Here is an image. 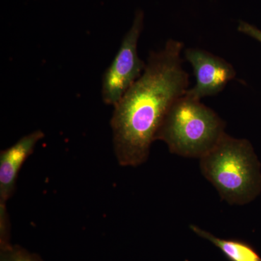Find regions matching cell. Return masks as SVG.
Returning a JSON list of instances; mask_svg holds the SVG:
<instances>
[{
	"label": "cell",
	"instance_id": "cell-7",
	"mask_svg": "<svg viewBox=\"0 0 261 261\" xmlns=\"http://www.w3.org/2000/svg\"><path fill=\"white\" fill-rule=\"evenodd\" d=\"M190 228L200 238L208 240L219 247L229 261H261L260 255L248 244L238 240H224L216 238L212 233L195 225Z\"/></svg>",
	"mask_w": 261,
	"mask_h": 261
},
{
	"label": "cell",
	"instance_id": "cell-1",
	"mask_svg": "<svg viewBox=\"0 0 261 261\" xmlns=\"http://www.w3.org/2000/svg\"><path fill=\"white\" fill-rule=\"evenodd\" d=\"M183 48L170 39L161 51L150 53L143 73L113 107V148L121 166L137 167L147 161L166 113L188 90Z\"/></svg>",
	"mask_w": 261,
	"mask_h": 261
},
{
	"label": "cell",
	"instance_id": "cell-4",
	"mask_svg": "<svg viewBox=\"0 0 261 261\" xmlns=\"http://www.w3.org/2000/svg\"><path fill=\"white\" fill-rule=\"evenodd\" d=\"M143 24V12L139 10L114 59L103 73L101 94L108 106L114 107L145 69L147 63L140 59L137 49Z\"/></svg>",
	"mask_w": 261,
	"mask_h": 261
},
{
	"label": "cell",
	"instance_id": "cell-3",
	"mask_svg": "<svg viewBox=\"0 0 261 261\" xmlns=\"http://www.w3.org/2000/svg\"><path fill=\"white\" fill-rule=\"evenodd\" d=\"M224 130V121L214 110L185 94L166 113L155 140L164 142L171 153L201 159L226 134Z\"/></svg>",
	"mask_w": 261,
	"mask_h": 261
},
{
	"label": "cell",
	"instance_id": "cell-9",
	"mask_svg": "<svg viewBox=\"0 0 261 261\" xmlns=\"http://www.w3.org/2000/svg\"><path fill=\"white\" fill-rule=\"evenodd\" d=\"M10 224L6 205H0V247L10 245Z\"/></svg>",
	"mask_w": 261,
	"mask_h": 261
},
{
	"label": "cell",
	"instance_id": "cell-2",
	"mask_svg": "<svg viewBox=\"0 0 261 261\" xmlns=\"http://www.w3.org/2000/svg\"><path fill=\"white\" fill-rule=\"evenodd\" d=\"M200 160L202 175L228 203L244 205L260 192V166L249 141L225 134Z\"/></svg>",
	"mask_w": 261,
	"mask_h": 261
},
{
	"label": "cell",
	"instance_id": "cell-5",
	"mask_svg": "<svg viewBox=\"0 0 261 261\" xmlns=\"http://www.w3.org/2000/svg\"><path fill=\"white\" fill-rule=\"evenodd\" d=\"M185 58L192 65L196 84L187 91V95L200 100L224 90L236 76V70L227 61L209 51L197 48L185 50Z\"/></svg>",
	"mask_w": 261,
	"mask_h": 261
},
{
	"label": "cell",
	"instance_id": "cell-6",
	"mask_svg": "<svg viewBox=\"0 0 261 261\" xmlns=\"http://www.w3.org/2000/svg\"><path fill=\"white\" fill-rule=\"evenodd\" d=\"M44 137L42 130H34L0 152V205H6L13 196L20 168Z\"/></svg>",
	"mask_w": 261,
	"mask_h": 261
},
{
	"label": "cell",
	"instance_id": "cell-8",
	"mask_svg": "<svg viewBox=\"0 0 261 261\" xmlns=\"http://www.w3.org/2000/svg\"><path fill=\"white\" fill-rule=\"evenodd\" d=\"M0 261H44L42 257L32 253L20 245L0 247Z\"/></svg>",
	"mask_w": 261,
	"mask_h": 261
},
{
	"label": "cell",
	"instance_id": "cell-10",
	"mask_svg": "<svg viewBox=\"0 0 261 261\" xmlns=\"http://www.w3.org/2000/svg\"><path fill=\"white\" fill-rule=\"evenodd\" d=\"M238 31L244 34L253 38L255 40L261 43V30L255 27V25L246 23L245 21L240 22L238 25Z\"/></svg>",
	"mask_w": 261,
	"mask_h": 261
}]
</instances>
